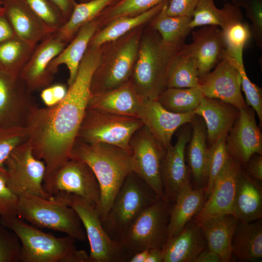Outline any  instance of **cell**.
<instances>
[{
    "instance_id": "1",
    "label": "cell",
    "mask_w": 262,
    "mask_h": 262,
    "mask_svg": "<svg viewBox=\"0 0 262 262\" xmlns=\"http://www.w3.org/2000/svg\"><path fill=\"white\" fill-rule=\"evenodd\" d=\"M100 47L88 46L76 77L46 126L39 156L46 163V180L70 159L71 151L91 96V79L99 63Z\"/></svg>"
},
{
    "instance_id": "2",
    "label": "cell",
    "mask_w": 262,
    "mask_h": 262,
    "mask_svg": "<svg viewBox=\"0 0 262 262\" xmlns=\"http://www.w3.org/2000/svg\"><path fill=\"white\" fill-rule=\"evenodd\" d=\"M131 153L117 146L104 143L74 145L70 158L87 164L98 183L100 198L97 210L102 222L128 175L132 172Z\"/></svg>"
},
{
    "instance_id": "3",
    "label": "cell",
    "mask_w": 262,
    "mask_h": 262,
    "mask_svg": "<svg viewBox=\"0 0 262 262\" xmlns=\"http://www.w3.org/2000/svg\"><path fill=\"white\" fill-rule=\"evenodd\" d=\"M181 47L164 43L149 25L144 27L131 81L146 99L157 100L166 88L170 67Z\"/></svg>"
},
{
    "instance_id": "4",
    "label": "cell",
    "mask_w": 262,
    "mask_h": 262,
    "mask_svg": "<svg viewBox=\"0 0 262 262\" xmlns=\"http://www.w3.org/2000/svg\"><path fill=\"white\" fill-rule=\"evenodd\" d=\"M0 223L18 237L21 262H89V255L78 250L77 240L70 236L56 237L29 225L18 216L0 217Z\"/></svg>"
},
{
    "instance_id": "5",
    "label": "cell",
    "mask_w": 262,
    "mask_h": 262,
    "mask_svg": "<svg viewBox=\"0 0 262 262\" xmlns=\"http://www.w3.org/2000/svg\"><path fill=\"white\" fill-rule=\"evenodd\" d=\"M145 26L100 47L99 63L91 79V96L115 89L131 80Z\"/></svg>"
},
{
    "instance_id": "6",
    "label": "cell",
    "mask_w": 262,
    "mask_h": 262,
    "mask_svg": "<svg viewBox=\"0 0 262 262\" xmlns=\"http://www.w3.org/2000/svg\"><path fill=\"white\" fill-rule=\"evenodd\" d=\"M17 214L36 228L61 231L80 242L86 240L84 229L76 211L52 198L30 194L20 196Z\"/></svg>"
},
{
    "instance_id": "7",
    "label": "cell",
    "mask_w": 262,
    "mask_h": 262,
    "mask_svg": "<svg viewBox=\"0 0 262 262\" xmlns=\"http://www.w3.org/2000/svg\"><path fill=\"white\" fill-rule=\"evenodd\" d=\"M158 199L152 189L131 172L125 180L102 222L104 229L113 240L118 242L137 216Z\"/></svg>"
},
{
    "instance_id": "8",
    "label": "cell",
    "mask_w": 262,
    "mask_h": 262,
    "mask_svg": "<svg viewBox=\"0 0 262 262\" xmlns=\"http://www.w3.org/2000/svg\"><path fill=\"white\" fill-rule=\"evenodd\" d=\"M52 198L77 213L89 243V262H129L130 259L119 242L113 240L104 229L95 205L70 194H57Z\"/></svg>"
},
{
    "instance_id": "9",
    "label": "cell",
    "mask_w": 262,
    "mask_h": 262,
    "mask_svg": "<svg viewBox=\"0 0 262 262\" xmlns=\"http://www.w3.org/2000/svg\"><path fill=\"white\" fill-rule=\"evenodd\" d=\"M172 204L164 200L157 199L138 215L126 229L118 242L129 259L145 249H162L167 238Z\"/></svg>"
},
{
    "instance_id": "10",
    "label": "cell",
    "mask_w": 262,
    "mask_h": 262,
    "mask_svg": "<svg viewBox=\"0 0 262 262\" xmlns=\"http://www.w3.org/2000/svg\"><path fill=\"white\" fill-rule=\"evenodd\" d=\"M143 125L137 117L87 109L78 135H81L87 143L111 145L131 153L130 140Z\"/></svg>"
},
{
    "instance_id": "11",
    "label": "cell",
    "mask_w": 262,
    "mask_h": 262,
    "mask_svg": "<svg viewBox=\"0 0 262 262\" xmlns=\"http://www.w3.org/2000/svg\"><path fill=\"white\" fill-rule=\"evenodd\" d=\"M129 145L131 171L152 189L159 199L165 200L161 173L166 149L144 125L133 134Z\"/></svg>"
},
{
    "instance_id": "12",
    "label": "cell",
    "mask_w": 262,
    "mask_h": 262,
    "mask_svg": "<svg viewBox=\"0 0 262 262\" xmlns=\"http://www.w3.org/2000/svg\"><path fill=\"white\" fill-rule=\"evenodd\" d=\"M7 184L18 197L25 194L50 198L43 182L46 172L44 162L37 158L31 148L16 147L4 163Z\"/></svg>"
},
{
    "instance_id": "13",
    "label": "cell",
    "mask_w": 262,
    "mask_h": 262,
    "mask_svg": "<svg viewBox=\"0 0 262 262\" xmlns=\"http://www.w3.org/2000/svg\"><path fill=\"white\" fill-rule=\"evenodd\" d=\"M44 188L51 197L60 193L72 194L97 208L100 198L99 186L92 170L84 162L73 158L57 170Z\"/></svg>"
},
{
    "instance_id": "14",
    "label": "cell",
    "mask_w": 262,
    "mask_h": 262,
    "mask_svg": "<svg viewBox=\"0 0 262 262\" xmlns=\"http://www.w3.org/2000/svg\"><path fill=\"white\" fill-rule=\"evenodd\" d=\"M198 86L205 97L221 100L239 110L247 107L241 93L240 72L226 49L213 71L198 77Z\"/></svg>"
},
{
    "instance_id": "15",
    "label": "cell",
    "mask_w": 262,
    "mask_h": 262,
    "mask_svg": "<svg viewBox=\"0 0 262 262\" xmlns=\"http://www.w3.org/2000/svg\"><path fill=\"white\" fill-rule=\"evenodd\" d=\"M229 156L240 164L246 165L255 154H262V135L253 109L239 110V115L226 138Z\"/></svg>"
},
{
    "instance_id": "16",
    "label": "cell",
    "mask_w": 262,
    "mask_h": 262,
    "mask_svg": "<svg viewBox=\"0 0 262 262\" xmlns=\"http://www.w3.org/2000/svg\"><path fill=\"white\" fill-rule=\"evenodd\" d=\"M192 135L189 127L181 129L177 134L175 145L166 149L161 167V182L165 200L173 203L185 186L190 184L185 164V151Z\"/></svg>"
},
{
    "instance_id": "17",
    "label": "cell",
    "mask_w": 262,
    "mask_h": 262,
    "mask_svg": "<svg viewBox=\"0 0 262 262\" xmlns=\"http://www.w3.org/2000/svg\"><path fill=\"white\" fill-rule=\"evenodd\" d=\"M193 41L184 44L180 53L194 59L198 77L209 72L223 57L226 49L222 30L217 26H204L194 31Z\"/></svg>"
},
{
    "instance_id": "18",
    "label": "cell",
    "mask_w": 262,
    "mask_h": 262,
    "mask_svg": "<svg viewBox=\"0 0 262 262\" xmlns=\"http://www.w3.org/2000/svg\"><path fill=\"white\" fill-rule=\"evenodd\" d=\"M241 171L240 164L229 156L215 181L208 200L196 214L195 221L219 215L232 214V206Z\"/></svg>"
},
{
    "instance_id": "19",
    "label": "cell",
    "mask_w": 262,
    "mask_h": 262,
    "mask_svg": "<svg viewBox=\"0 0 262 262\" xmlns=\"http://www.w3.org/2000/svg\"><path fill=\"white\" fill-rule=\"evenodd\" d=\"M195 115L194 111L182 114L173 113L164 108L157 100L146 99L138 118L166 149L171 144L175 131L181 126L191 123Z\"/></svg>"
},
{
    "instance_id": "20",
    "label": "cell",
    "mask_w": 262,
    "mask_h": 262,
    "mask_svg": "<svg viewBox=\"0 0 262 262\" xmlns=\"http://www.w3.org/2000/svg\"><path fill=\"white\" fill-rule=\"evenodd\" d=\"M3 12L18 37L36 45L54 32L22 0H2Z\"/></svg>"
},
{
    "instance_id": "21",
    "label": "cell",
    "mask_w": 262,
    "mask_h": 262,
    "mask_svg": "<svg viewBox=\"0 0 262 262\" xmlns=\"http://www.w3.org/2000/svg\"><path fill=\"white\" fill-rule=\"evenodd\" d=\"M145 100L130 80L115 89L91 96L87 109L138 118Z\"/></svg>"
},
{
    "instance_id": "22",
    "label": "cell",
    "mask_w": 262,
    "mask_h": 262,
    "mask_svg": "<svg viewBox=\"0 0 262 262\" xmlns=\"http://www.w3.org/2000/svg\"><path fill=\"white\" fill-rule=\"evenodd\" d=\"M194 112L203 119L211 146L227 136L239 110L221 100L204 96Z\"/></svg>"
},
{
    "instance_id": "23",
    "label": "cell",
    "mask_w": 262,
    "mask_h": 262,
    "mask_svg": "<svg viewBox=\"0 0 262 262\" xmlns=\"http://www.w3.org/2000/svg\"><path fill=\"white\" fill-rule=\"evenodd\" d=\"M67 45L54 33L39 42L20 72V78L33 87L47 84L50 73L48 70L50 63Z\"/></svg>"
},
{
    "instance_id": "24",
    "label": "cell",
    "mask_w": 262,
    "mask_h": 262,
    "mask_svg": "<svg viewBox=\"0 0 262 262\" xmlns=\"http://www.w3.org/2000/svg\"><path fill=\"white\" fill-rule=\"evenodd\" d=\"M195 222L201 229L207 247L218 254L222 262H229L232 257V238L238 219L232 214H224Z\"/></svg>"
},
{
    "instance_id": "25",
    "label": "cell",
    "mask_w": 262,
    "mask_h": 262,
    "mask_svg": "<svg viewBox=\"0 0 262 262\" xmlns=\"http://www.w3.org/2000/svg\"><path fill=\"white\" fill-rule=\"evenodd\" d=\"M207 247L198 224L189 222L180 233L167 239L162 249L163 262H193Z\"/></svg>"
},
{
    "instance_id": "26",
    "label": "cell",
    "mask_w": 262,
    "mask_h": 262,
    "mask_svg": "<svg viewBox=\"0 0 262 262\" xmlns=\"http://www.w3.org/2000/svg\"><path fill=\"white\" fill-rule=\"evenodd\" d=\"M101 23L98 17L82 25L72 40L50 63L48 70L52 73L58 67L65 65L69 73L68 85H71L76 77L79 65L87 49L92 37L100 28Z\"/></svg>"
},
{
    "instance_id": "27",
    "label": "cell",
    "mask_w": 262,
    "mask_h": 262,
    "mask_svg": "<svg viewBox=\"0 0 262 262\" xmlns=\"http://www.w3.org/2000/svg\"><path fill=\"white\" fill-rule=\"evenodd\" d=\"M232 214L240 222L249 223L262 217V187L257 180L241 171L232 206Z\"/></svg>"
},
{
    "instance_id": "28",
    "label": "cell",
    "mask_w": 262,
    "mask_h": 262,
    "mask_svg": "<svg viewBox=\"0 0 262 262\" xmlns=\"http://www.w3.org/2000/svg\"><path fill=\"white\" fill-rule=\"evenodd\" d=\"M205 196L204 188L194 189L190 183L180 191L170 208L167 238L180 233L201 210Z\"/></svg>"
},
{
    "instance_id": "29",
    "label": "cell",
    "mask_w": 262,
    "mask_h": 262,
    "mask_svg": "<svg viewBox=\"0 0 262 262\" xmlns=\"http://www.w3.org/2000/svg\"><path fill=\"white\" fill-rule=\"evenodd\" d=\"M232 256L241 262H256L262 257L261 219L239 222L232 240Z\"/></svg>"
},
{
    "instance_id": "30",
    "label": "cell",
    "mask_w": 262,
    "mask_h": 262,
    "mask_svg": "<svg viewBox=\"0 0 262 262\" xmlns=\"http://www.w3.org/2000/svg\"><path fill=\"white\" fill-rule=\"evenodd\" d=\"M192 135L188 147V160L195 182L206 184L207 180L208 147L207 131L203 119L196 115L192 122Z\"/></svg>"
},
{
    "instance_id": "31",
    "label": "cell",
    "mask_w": 262,
    "mask_h": 262,
    "mask_svg": "<svg viewBox=\"0 0 262 262\" xmlns=\"http://www.w3.org/2000/svg\"><path fill=\"white\" fill-rule=\"evenodd\" d=\"M167 1L136 16L120 17L113 20L95 33L88 46L99 47L137 28L147 25L162 9Z\"/></svg>"
},
{
    "instance_id": "32",
    "label": "cell",
    "mask_w": 262,
    "mask_h": 262,
    "mask_svg": "<svg viewBox=\"0 0 262 262\" xmlns=\"http://www.w3.org/2000/svg\"><path fill=\"white\" fill-rule=\"evenodd\" d=\"M240 8L230 2L222 9L215 6L214 0H198L189 26L192 29L199 26L214 25L222 30L230 24L242 20Z\"/></svg>"
},
{
    "instance_id": "33",
    "label": "cell",
    "mask_w": 262,
    "mask_h": 262,
    "mask_svg": "<svg viewBox=\"0 0 262 262\" xmlns=\"http://www.w3.org/2000/svg\"><path fill=\"white\" fill-rule=\"evenodd\" d=\"M117 0H91L84 2H77L69 18L54 34L68 44L82 25L95 18L106 7Z\"/></svg>"
},
{
    "instance_id": "34",
    "label": "cell",
    "mask_w": 262,
    "mask_h": 262,
    "mask_svg": "<svg viewBox=\"0 0 262 262\" xmlns=\"http://www.w3.org/2000/svg\"><path fill=\"white\" fill-rule=\"evenodd\" d=\"M168 1L165 2L148 25L158 33L164 43L182 46L186 36L192 30L189 24L192 17L168 15L166 11Z\"/></svg>"
},
{
    "instance_id": "35",
    "label": "cell",
    "mask_w": 262,
    "mask_h": 262,
    "mask_svg": "<svg viewBox=\"0 0 262 262\" xmlns=\"http://www.w3.org/2000/svg\"><path fill=\"white\" fill-rule=\"evenodd\" d=\"M35 46L16 35L1 43L0 44V71L19 76Z\"/></svg>"
},
{
    "instance_id": "36",
    "label": "cell",
    "mask_w": 262,
    "mask_h": 262,
    "mask_svg": "<svg viewBox=\"0 0 262 262\" xmlns=\"http://www.w3.org/2000/svg\"><path fill=\"white\" fill-rule=\"evenodd\" d=\"M204 95L198 87L166 88L157 100L167 110L175 113L194 111Z\"/></svg>"
},
{
    "instance_id": "37",
    "label": "cell",
    "mask_w": 262,
    "mask_h": 262,
    "mask_svg": "<svg viewBox=\"0 0 262 262\" xmlns=\"http://www.w3.org/2000/svg\"><path fill=\"white\" fill-rule=\"evenodd\" d=\"M198 75L196 60L179 53L168 71L166 88H192L198 86Z\"/></svg>"
},
{
    "instance_id": "38",
    "label": "cell",
    "mask_w": 262,
    "mask_h": 262,
    "mask_svg": "<svg viewBox=\"0 0 262 262\" xmlns=\"http://www.w3.org/2000/svg\"><path fill=\"white\" fill-rule=\"evenodd\" d=\"M168 0H118L103 10L97 17L101 28L113 20L140 14Z\"/></svg>"
},
{
    "instance_id": "39",
    "label": "cell",
    "mask_w": 262,
    "mask_h": 262,
    "mask_svg": "<svg viewBox=\"0 0 262 262\" xmlns=\"http://www.w3.org/2000/svg\"><path fill=\"white\" fill-rule=\"evenodd\" d=\"M242 21L230 24L222 31L227 53L238 62L244 63L243 49L251 34L248 24Z\"/></svg>"
},
{
    "instance_id": "40",
    "label": "cell",
    "mask_w": 262,
    "mask_h": 262,
    "mask_svg": "<svg viewBox=\"0 0 262 262\" xmlns=\"http://www.w3.org/2000/svg\"><path fill=\"white\" fill-rule=\"evenodd\" d=\"M226 138L227 136L222 138L208 147L207 180L204 188L205 196H208L229 156L227 150Z\"/></svg>"
},
{
    "instance_id": "41",
    "label": "cell",
    "mask_w": 262,
    "mask_h": 262,
    "mask_svg": "<svg viewBox=\"0 0 262 262\" xmlns=\"http://www.w3.org/2000/svg\"><path fill=\"white\" fill-rule=\"evenodd\" d=\"M0 71V126L6 127L11 117V106L18 87V78Z\"/></svg>"
},
{
    "instance_id": "42",
    "label": "cell",
    "mask_w": 262,
    "mask_h": 262,
    "mask_svg": "<svg viewBox=\"0 0 262 262\" xmlns=\"http://www.w3.org/2000/svg\"><path fill=\"white\" fill-rule=\"evenodd\" d=\"M54 33L66 22L58 8L49 0H22Z\"/></svg>"
},
{
    "instance_id": "43",
    "label": "cell",
    "mask_w": 262,
    "mask_h": 262,
    "mask_svg": "<svg viewBox=\"0 0 262 262\" xmlns=\"http://www.w3.org/2000/svg\"><path fill=\"white\" fill-rule=\"evenodd\" d=\"M232 4L245 9L246 17L251 21V36L257 46L262 49V0H232Z\"/></svg>"
},
{
    "instance_id": "44",
    "label": "cell",
    "mask_w": 262,
    "mask_h": 262,
    "mask_svg": "<svg viewBox=\"0 0 262 262\" xmlns=\"http://www.w3.org/2000/svg\"><path fill=\"white\" fill-rule=\"evenodd\" d=\"M21 248L17 235L0 223V262H21Z\"/></svg>"
},
{
    "instance_id": "45",
    "label": "cell",
    "mask_w": 262,
    "mask_h": 262,
    "mask_svg": "<svg viewBox=\"0 0 262 262\" xmlns=\"http://www.w3.org/2000/svg\"><path fill=\"white\" fill-rule=\"evenodd\" d=\"M239 70L241 78V87L245 92L246 103L250 106L257 113L261 125L262 124V89L252 83L247 77L244 63L238 62L232 58Z\"/></svg>"
},
{
    "instance_id": "46",
    "label": "cell",
    "mask_w": 262,
    "mask_h": 262,
    "mask_svg": "<svg viewBox=\"0 0 262 262\" xmlns=\"http://www.w3.org/2000/svg\"><path fill=\"white\" fill-rule=\"evenodd\" d=\"M18 197L8 187L3 166H0V217L17 216Z\"/></svg>"
},
{
    "instance_id": "47",
    "label": "cell",
    "mask_w": 262,
    "mask_h": 262,
    "mask_svg": "<svg viewBox=\"0 0 262 262\" xmlns=\"http://www.w3.org/2000/svg\"><path fill=\"white\" fill-rule=\"evenodd\" d=\"M11 127L0 126V166L16 147L19 137Z\"/></svg>"
},
{
    "instance_id": "48",
    "label": "cell",
    "mask_w": 262,
    "mask_h": 262,
    "mask_svg": "<svg viewBox=\"0 0 262 262\" xmlns=\"http://www.w3.org/2000/svg\"><path fill=\"white\" fill-rule=\"evenodd\" d=\"M198 0H169L166 11L171 16L192 17Z\"/></svg>"
},
{
    "instance_id": "49",
    "label": "cell",
    "mask_w": 262,
    "mask_h": 262,
    "mask_svg": "<svg viewBox=\"0 0 262 262\" xmlns=\"http://www.w3.org/2000/svg\"><path fill=\"white\" fill-rule=\"evenodd\" d=\"M247 171L249 176L259 181L262 180V157L261 155H253L247 164Z\"/></svg>"
},
{
    "instance_id": "50",
    "label": "cell",
    "mask_w": 262,
    "mask_h": 262,
    "mask_svg": "<svg viewBox=\"0 0 262 262\" xmlns=\"http://www.w3.org/2000/svg\"><path fill=\"white\" fill-rule=\"evenodd\" d=\"M16 35L3 11L0 12V44Z\"/></svg>"
},
{
    "instance_id": "51",
    "label": "cell",
    "mask_w": 262,
    "mask_h": 262,
    "mask_svg": "<svg viewBox=\"0 0 262 262\" xmlns=\"http://www.w3.org/2000/svg\"><path fill=\"white\" fill-rule=\"evenodd\" d=\"M54 4L62 14L66 21L69 18L74 6L76 0H49Z\"/></svg>"
},
{
    "instance_id": "52",
    "label": "cell",
    "mask_w": 262,
    "mask_h": 262,
    "mask_svg": "<svg viewBox=\"0 0 262 262\" xmlns=\"http://www.w3.org/2000/svg\"><path fill=\"white\" fill-rule=\"evenodd\" d=\"M219 255L207 247L201 252L193 262H221Z\"/></svg>"
},
{
    "instance_id": "53",
    "label": "cell",
    "mask_w": 262,
    "mask_h": 262,
    "mask_svg": "<svg viewBox=\"0 0 262 262\" xmlns=\"http://www.w3.org/2000/svg\"><path fill=\"white\" fill-rule=\"evenodd\" d=\"M50 87L56 102H60L67 93L66 87L62 84H57Z\"/></svg>"
},
{
    "instance_id": "54",
    "label": "cell",
    "mask_w": 262,
    "mask_h": 262,
    "mask_svg": "<svg viewBox=\"0 0 262 262\" xmlns=\"http://www.w3.org/2000/svg\"><path fill=\"white\" fill-rule=\"evenodd\" d=\"M145 262H163L162 249L158 248L149 249L148 255Z\"/></svg>"
},
{
    "instance_id": "55",
    "label": "cell",
    "mask_w": 262,
    "mask_h": 262,
    "mask_svg": "<svg viewBox=\"0 0 262 262\" xmlns=\"http://www.w3.org/2000/svg\"><path fill=\"white\" fill-rule=\"evenodd\" d=\"M41 96L44 102L47 105L51 106L56 103L54 98L51 87L44 89Z\"/></svg>"
},
{
    "instance_id": "56",
    "label": "cell",
    "mask_w": 262,
    "mask_h": 262,
    "mask_svg": "<svg viewBox=\"0 0 262 262\" xmlns=\"http://www.w3.org/2000/svg\"><path fill=\"white\" fill-rule=\"evenodd\" d=\"M149 249H145L134 254L129 262H145L147 258Z\"/></svg>"
},
{
    "instance_id": "57",
    "label": "cell",
    "mask_w": 262,
    "mask_h": 262,
    "mask_svg": "<svg viewBox=\"0 0 262 262\" xmlns=\"http://www.w3.org/2000/svg\"><path fill=\"white\" fill-rule=\"evenodd\" d=\"M3 11V0H0V12H1Z\"/></svg>"
},
{
    "instance_id": "58",
    "label": "cell",
    "mask_w": 262,
    "mask_h": 262,
    "mask_svg": "<svg viewBox=\"0 0 262 262\" xmlns=\"http://www.w3.org/2000/svg\"><path fill=\"white\" fill-rule=\"evenodd\" d=\"M91 0H76V1H79L80 2H86V1H90Z\"/></svg>"
},
{
    "instance_id": "59",
    "label": "cell",
    "mask_w": 262,
    "mask_h": 262,
    "mask_svg": "<svg viewBox=\"0 0 262 262\" xmlns=\"http://www.w3.org/2000/svg\"></svg>"
},
{
    "instance_id": "60",
    "label": "cell",
    "mask_w": 262,
    "mask_h": 262,
    "mask_svg": "<svg viewBox=\"0 0 262 262\" xmlns=\"http://www.w3.org/2000/svg\"></svg>"
}]
</instances>
